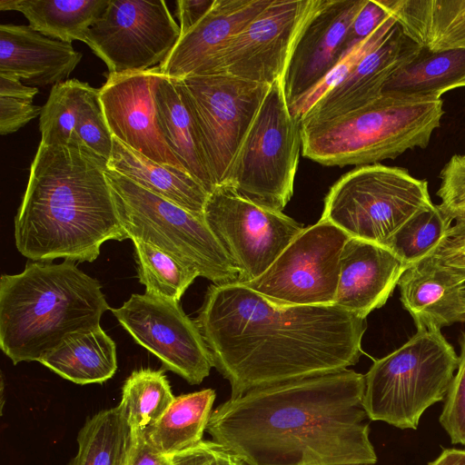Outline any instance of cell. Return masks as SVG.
<instances>
[{"instance_id": "cell-45", "label": "cell", "mask_w": 465, "mask_h": 465, "mask_svg": "<svg viewBox=\"0 0 465 465\" xmlns=\"http://www.w3.org/2000/svg\"><path fill=\"white\" fill-rule=\"evenodd\" d=\"M38 92L37 87L26 86L19 79L0 75V96L33 101Z\"/></svg>"}, {"instance_id": "cell-2", "label": "cell", "mask_w": 465, "mask_h": 465, "mask_svg": "<svg viewBox=\"0 0 465 465\" xmlns=\"http://www.w3.org/2000/svg\"><path fill=\"white\" fill-rule=\"evenodd\" d=\"M364 389L351 369L254 389L215 408L206 431L246 465H374Z\"/></svg>"}, {"instance_id": "cell-6", "label": "cell", "mask_w": 465, "mask_h": 465, "mask_svg": "<svg viewBox=\"0 0 465 465\" xmlns=\"http://www.w3.org/2000/svg\"><path fill=\"white\" fill-rule=\"evenodd\" d=\"M458 364L459 356L440 331L417 330L364 375L368 419L416 430L423 412L445 400Z\"/></svg>"}, {"instance_id": "cell-18", "label": "cell", "mask_w": 465, "mask_h": 465, "mask_svg": "<svg viewBox=\"0 0 465 465\" xmlns=\"http://www.w3.org/2000/svg\"><path fill=\"white\" fill-rule=\"evenodd\" d=\"M272 0H215L209 12L181 35L164 61L163 75L181 79L206 74L217 55Z\"/></svg>"}, {"instance_id": "cell-28", "label": "cell", "mask_w": 465, "mask_h": 465, "mask_svg": "<svg viewBox=\"0 0 465 465\" xmlns=\"http://www.w3.org/2000/svg\"><path fill=\"white\" fill-rule=\"evenodd\" d=\"M460 87H465V50L431 52L422 48L391 75L382 93L440 98Z\"/></svg>"}, {"instance_id": "cell-42", "label": "cell", "mask_w": 465, "mask_h": 465, "mask_svg": "<svg viewBox=\"0 0 465 465\" xmlns=\"http://www.w3.org/2000/svg\"><path fill=\"white\" fill-rule=\"evenodd\" d=\"M33 101L0 96V134L6 135L18 131L40 115L42 107Z\"/></svg>"}, {"instance_id": "cell-17", "label": "cell", "mask_w": 465, "mask_h": 465, "mask_svg": "<svg viewBox=\"0 0 465 465\" xmlns=\"http://www.w3.org/2000/svg\"><path fill=\"white\" fill-rule=\"evenodd\" d=\"M366 0H322L302 29L283 80L288 105L316 86L343 57L349 27Z\"/></svg>"}, {"instance_id": "cell-20", "label": "cell", "mask_w": 465, "mask_h": 465, "mask_svg": "<svg viewBox=\"0 0 465 465\" xmlns=\"http://www.w3.org/2000/svg\"><path fill=\"white\" fill-rule=\"evenodd\" d=\"M407 268L385 246L350 237L341 254L333 304L366 319L386 303Z\"/></svg>"}, {"instance_id": "cell-33", "label": "cell", "mask_w": 465, "mask_h": 465, "mask_svg": "<svg viewBox=\"0 0 465 465\" xmlns=\"http://www.w3.org/2000/svg\"><path fill=\"white\" fill-rule=\"evenodd\" d=\"M452 221L440 204H432L407 220L384 246L410 267L435 252L447 237Z\"/></svg>"}, {"instance_id": "cell-23", "label": "cell", "mask_w": 465, "mask_h": 465, "mask_svg": "<svg viewBox=\"0 0 465 465\" xmlns=\"http://www.w3.org/2000/svg\"><path fill=\"white\" fill-rule=\"evenodd\" d=\"M403 34L431 52L465 50V0H381Z\"/></svg>"}, {"instance_id": "cell-19", "label": "cell", "mask_w": 465, "mask_h": 465, "mask_svg": "<svg viewBox=\"0 0 465 465\" xmlns=\"http://www.w3.org/2000/svg\"><path fill=\"white\" fill-rule=\"evenodd\" d=\"M421 49L397 25L392 33L365 54L342 81L318 100L301 124L336 117L372 101L382 94L391 75L412 60Z\"/></svg>"}, {"instance_id": "cell-9", "label": "cell", "mask_w": 465, "mask_h": 465, "mask_svg": "<svg viewBox=\"0 0 465 465\" xmlns=\"http://www.w3.org/2000/svg\"><path fill=\"white\" fill-rule=\"evenodd\" d=\"M301 149V123L290 113L280 78L270 85L224 185L256 203L282 211L293 193Z\"/></svg>"}, {"instance_id": "cell-32", "label": "cell", "mask_w": 465, "mask_h": 465, "mask_svg": "<svg viewBox=\"0 0 465 465\" xmlns=\"http://www.w3.org/2000/svg\"><path fill=\"white\" fill-rule=\"evenodd\" d=\"M139 282L145 293L179 302L198 272L172 255L139 240L133 241Z\"/></svg>"}, {"instance_id": "cell-50", "label": "cell", "mask_w": 465, "mask_h": 465, "mask_svg": "<svg viewBox=\"0 0 465 465\" xmlns=\"http://www.w3.org/2000/svg\"><path fill=\"white\" fill-rule=\"evenodd\" d=\"M462 293H463V296H464V299H465V285L462 288Z\"/></svg>"}, {"instance_id": "cell-36", "label": "cell", "mask_w": 465, "mask_h": 465, "mask_svg": "<svg viewBox=\"0 0 465 465\" xmlns=\"http://www.w3.org/2000/svg\"><path fill=\"white\" fill-rule=\"evenodd\" d=\"M98 94L99 89L93 87L86 94L72 142L83 143L108 161L113 149V135L105 122Z\"/></svg>"}, {"instance_id": "cell-14", "label": "cell", "mask_w": 465, "mask_h": 465, "mask_svg": "<svg viewBox=\"0 0 465 465\" xmlns=\"http://www.w3.org/2000/svg\"><path fill=\"white\" fill-rule=\"evenodd\" d=\"M322 0H272L217 55L208 73L272 84L282 78L305 25Z\"/></svg>"}, {"instance_id": "cell-13", "label": "cell", "mask_w": 465, "mask_h": 465, "mask_svg": "<svg viewBox=\"0 0 465 465\" xmlns=\"http://www.w3.org/2000/svg\"><path fill=\"white\" fill-rule=\"evenodd\" d=\"M181 36L163 0H110L85 44L109 73L145 71L162 64Z\"/></svg>"}, {"instance_id": "cell-7", "label": "cell", "mask_w": 465, "mask_h": 465, "mask_svg": "<svg viewBox=\"0 0 465 465\" xmlns=\"http://www.w3.org/2000/svg\"><path fill=\"white\" fill-rule=\"evenodd\" d=\"M105 177L122 226L132 241L148 243L194 268L213 284L239 281V271L203 218L110 169Z\"/></svg>"}, {"instance_id": "cell-5", "label": "cell", "mask_w": 465, "mask_h": 465, "mask_svg": "<svg viewBox=\"0 0 465 465\" xmlns=\"http://www.w3.org/2000/svg\"><path fill=\"white\" fill-rule=\"evenodd\" d=\"M444 114L441 98L382 93L330 119L301 124L303 156L323 165H367L428 146Z\"/></svg>"}, {"instance_id": "cell-24", "label": "cell", "mask_w": 465, "mask_h": 465, "mask_svg": "<svg viewBox=\"0 0 465 465\" xmlns=\"http://www.w3.org/2000/svg\"><path fill=\"white\" fill-rule=\"evenodd\" d=\"M107 164L141 187L203 218L209 193L186 171L156 163L114 136Z\"/></svg>"}, {"instance_id": "cell-26", "label": "cell", "mask_w": 465, "mask_h": 465, "mask_svg": "<svg viewBox=\"0 0 465 465\" xmlns=\"http://www.w3.org/2000/svg\"><path fill=\"white\" fill-rule=\"evenodd\" d=\"M110 0H0L1 11H17L29 25L62 42H85L90 27Z\"/></svg>"}, {"instance_id": "cell-21", "label": "cell", "mask_w": 465, "mask_h": 465, "mask_svg": "<svg viewBox=\"0 0 465 465\" xmlns=\"http://www.w3.org/2000/svg\"><path fill=\"white\" fill-rule=\"evenodd\" d=\"M464 282L462 275L440 264L431 255L408 267L398 286L401 303L417 330L440 331L465 322Z\"/></svg>"}, {"instance_id": "cell-8", "label": "cell", "mask_w": 465, "mask_h": 465, "mask_svg": "<svg viewBox=\"0 0 465 465\" xmlns=\"http://www.w3.org/2000/svg\"><path fill=\"white\" fill-rule=\"evenodd\" d=\"M432 204L426 180L378 163L343 174L330 188L321 220L350 237L384 246L407 220Z\"/></svg>"}, {"instance_id": "cell-31", "label": "cell", "mask_w": 465, "mask_h": 465, "mask_svg": "<svg viewBox=\"0 0 465 465\" xmlns=\"http://www.w3.org/2000/svg\"><path fill=\"white\" fill-rule=\"evenodd\" d=\"M174 398L163 371L142 368L125 380L117 407L134 431H144L158 421Z\"/></svg>"}, {"instance_id": "cell-12", "label": "cell", "mask_w": 465, "mask_h": 465, "mask_svg": "<svg viewBox=\"0 0 465 465\" xmlns=\"http://www.w3.org/2000/svg\"><path fill=\"white\" fill-rule=\"evenodd\" d=\"M349 238L320 219L304 228L261 276L242 284L280 306L333 304L341 254Z\"/></svg>"}, {"instance_id": "cell-10", "label": "cell", "mask_w": 465, "mask_h": 465, "mask_svg": "<svg viewBox=\"0 0 465 465\" xmlns=\"http://www.w3.org/2000/svg\"><path fill=\"white\" fill-rule=\"evenodd\" d=\"M174 81L192 117L213 186L224 185L271 84L227 74L190 75Z\"/></svg>"}, {"instance_id": "cell-37", "label": "cell", "mask_w": 465, "mask_h": 465, "mask_svg": "<svg viewBox=\"0 0 465 465\" xmlns=\"http://www.w3.org/2000/svg\"><path fill=\"white\" fill-rule=\"evenodd\" d=\"M460 354L440 416V422L453 444L465 445V331L460 340Z\"/></svg>"}, {"instance_id": "cell-41", "label": "cell", "mask_w": 465, "mask_h": 465, "mask_svg": "<svg viewBox=\"0 0 465 465\" xmlns=\"http://www.w3.org/2000/svg\"><path fill=\"white\" fill-rule=\"evenodd\" d=\"M455 221L431 256L440 264L455 270L465 278V219Z\"/></svg>"}, {"instance_id": "cell-38", "label": "cell", "mask_w": 465, "mask_h": 465, "mask_svg": "<svg viewBox=\"0 0 465 465\" xmlns=\"http://www.w3.org/2000/svg\"><path fill=\"white\" fill-rule=\"evenodd\" d=\"M440 206L450 212L465 206V155L454 154L440 173Z\"/></svg>"}, {"instance_id": "cell-46", "label": "cell", "mask_w": 465, "mask_h": 465, "mask_svg": "<svg viewBox=\"0 0 465 465\" xmlns=\"http://www.w3.org/2000/svg\"><path fill=\"white\" fill-rule=\"evenodd\" d=\"M428 465H465V450L445 449Z\"/></svg>"}, {"instance_id": "cell-27", "label": "cell", "mask_w": 465, "mask_h": 465, "mask_svg": "<svg viewBox=\"0 0 465 465\" xmlns=\"http://www.w3.org/2000/svg\"><path fill=\"white\" fill-rule=\"evenodd\" d=\"M154 97L158 125L166 144L183 167L210 193L214 186L192 117L174 79L163 75L157 85Z\"/></svg>"}, {"instance_id": "cell-39", "label": "cell", "mask_w": 465, "mask_h": 465, "mask_svg": "<svg viewBox=\"0 0 465 465\" xmlns=\"http://www.w3.org/2000/svg\"><path fill=\"white\" fill-rule=\"evenodd\" d=\"M172 465H246L223 445L211 440L172 455Z\"/></svg>"}, {"instance_id": "cell-1", "label": "cell", "mask_w": 465, "mask_h": 465, "mask_svg": "<svg viewBox=\"0 0 465 465\" xmlns=\"http://www.w3.org/2000/svg\"><path fill=\"white\" fill-rule=\"evenodd\" d=\"M194 321L231 398L348 369L367 328L335 304L280 306L238 282L210 285Z\"/></svg>"}, {"instance_id": "cell-44", "label": "cell", "mask_w": 465, "mask_h": 465, "mask_svg": "<svg viewBox=\"0 0 465 465\" xmlns=\"http://www.w3.org/2000/svg\"><path fill=\"white\" fill-rule=\"evenodd\" d=\"M215 0H179L176 15L180 22L181 35L186 34L212 8Z\"/></svg>"}, {"instance_id": "cell-4", "label": "cell", "mask_w": 465, "mask_h": 465, "mask_svg": "<svg viewBox=\"0 0 465 465\" xmlns=\"http://www.w3.org/2000/svg\"><path fill=\"white\" fill-rule=\"evenodd\" d=\"M75 262L28 261L0 279V347L14 364L39 361L69 334L100 325L112 308Z\"/></svg>"}, {"instance_id": "cell-29", "label": "cell", "mask_w": 465, "mask_h": 465, "mask_svg": "<svg viewBox=\"0 0 465 465\" xmlns=\"http://www.w3.org/2000/svg\"><path fill=\"white\" fill-rule=\"evenodd\" d=\"M215 396L213 389L177 396L158 421L142 432L157 451L165 455L191 448L203 440Z\"/></svg>"}, {"instance_id": "cell-15", "label": "cell", "mask_w": 465, "mask_h": 465, "mask_svg": "<svg viewBox=\"0 0 465 465\" xmlns=\"http://www.w3.org/2000/svg\"><path fill=\"white\" fill-rule=\"evenodd\" d=\"M118 322L142 347L154 354L165 370L190 384L201 383L213 367L204 339L179 302L148 293H134L112 309Z\"/></svg>"}, {"instance_id": "cell-47", "label": "cell", "mask_w": 465, "mask_h": 465, "mask_svg": "<svg viewBox=\"0 0 465 465\" xmlns=\"http://www.w3.org/2000/svg\"><path fill=\"white\" fill-rule=\"evenodd\" d=\"M446 213L453 219V221L457 219H465V206Z\"/></svg>"}, {"instance_id": "cell-40", "label": "cell", "mask_w": 465, "mask_h": 465, "mask_svg": "<svg viewBox=\"0 0 465 465\" xmlns=\"http://www.w3.org/2000/svg\"><path fill=\"white\" fill-rule=\"evenodd\" d=\"M390 15L381 0H366L351 22L343 44V56L370 36Z\"/></svg>"}, {"instance_id": "cell-34", "label": "cell", "mask_w": 465, "mask_h": 465, "mask_svg": "<svg viewBox=\"0 0 465 465\" xmlns=\"http://www.w3.org/2000/svg\"><path fill=\"white\" fill-rule=\"evenodd\" d=\"M92 89L88 83L77 79L52 87L39 118L41 144L68 145L72 143L80 109Z\"/></svg>"}, {"instance_id": "cell-35", "label": "cell", "mask_w": 465, "mask_h": 465, "mask_svg": "<svg viewBox=\"0 0 465 465\" xmlns=\"http://www.w3.org/2000/svg\"><path fill=\"white\" fill-rule=\"evenodd\" d=\"M397 25L396 19L390 13L384 22L370 36L350 50L316 86L289 105L291 114L301 123L318 100L342 81L365 54L392 33Z\"/></svg>"}, {"instance_id": "cell-51", "label": "cell", "mask_w": 465, "mask_h": 465, "mask_svg": "<svg viewBox=\"0 0 465 465\" xmlns=\"http://www.w3.org/2000/svg\"><path fill=\"white\" fill-rule=\"evenodd\" d=\"M465 155V154H464Z\"/></svg>"}, {"instance_id": "cell-30", "label": "cell", "mask_w": 465, "mask_h": 465, "mask_svg": "<svg viewBox=\"0 0 465 465\" xmlns=\"http://www.w3.org/2000/svg\"><path fill=\"white\" fill-rule=\"evenodd\" d=\"M134 440V430L118 407L100 411L80 429L70 465H127Z\"/></svg>"}, {"instance_id": "cell-16", "label": "cell", "mask_w": 465, "mask_h": 465, "mask_svg": "<svg viewBox=\"0 0 465 465\" xmlns=\"http://www.w3.org/2000/svg\"><path fill=\"white\" fill-rule=\"evenodd\" d=\"M163 76L160 65L139 72H108L99 102L114 137L156 163L186 171L158 125L154 95Z\"/></svg>"}, {"instance_id": "cell-11", "label": "cell", "mask_w": 465, "mask_h": 465, "mask_svg": "<svg viewBox=\"0 0 465 465\" xmlns=\"http://www.w3.org/2000/svg\"><path fill=\"white\" fill-rule=\"evenodd\" d=\"M203 220L239 271L238 282L261 276L304 229L284 214L217 186L207 198Z\"/></svg>"}, {"instance_id": "cell-43", "label": "cell", "mask_w": 465, "mask_h": 465, "mask_svg": "<svg viewBox=\"0 0 465 465\" xmlns=\"http://www.w3.org/2000/svg\"><path fill=\"white\" fill-rule=\"evenodd\" d=\"M127 465H172V456L157 451L142 431H134Z\"/></svg>"}, {"instance_id": "cell-25", "label": "cell", "mask_w": 465, "mask_h": 465, "mask_svg": "<svg viewBox=\"0 0 465 465\" xmlns=\"http://www.w3.org/2000/svg\"><path fill=\"white\" fill-rule=\"evenodd\" d=\"M39 362L76 384L103 383L116 372V344L98 325L69 334Z\"/></svg>"}, {"instance_id": "cell-49", "label": "cell", "mask_w": 465, "mask_h": 465, "mask_svg": "<svg viewBox=\"0 0 465 465\" xmlns=\"http://www.w3.org/2000/svg\"><path fill=\"white\" fill-rule=\"evenodd\" d=\"M334 465H370V464H334Z\"/></svg>"}, {"instance_id": "cell-22", "label": "cell", "mask_w": 465, "mask_h": 465, "mask_svg": "<svg viewBox=\"0 0 465 465\" xmlns=\"http://www.w3.org/2000/svg\"><path fill=\"white\" fill-rule=\"evenodd\" d=\"M81 59L71 44L30 25H0V75L36 86L54 85L68 78Z\"/></svg>"}, {"instance_id": "cell-3", "label": "cell", "mask_w": 465, "mask_h": 465, "mask_svg": "<svg viewBox=\"0 0 465 465\" xmlns=\"http://www.w3.org/2000/svg\"><path fill=\"white\" fill-rule=\"evenodd\" d=\"M108 161L83 143L39 144L15 218V242L30 261L94 262L103 243L129 239L105 177Z\"/></svg>"}, {"instance_id": "cell-48", "label": "cell", "mask_w": 465, "mask_h": 465, "mask_svg": "<svg viewBox=\"0 0 465 465\" xmlns=\"http://www.w3.org/2000/svg\"><path fill=\"white\" fill-rule=\"evenodd\" d=\"M4 381L3 378L1 379V413L4 408Z\"/></svg>"}]
</instances>
